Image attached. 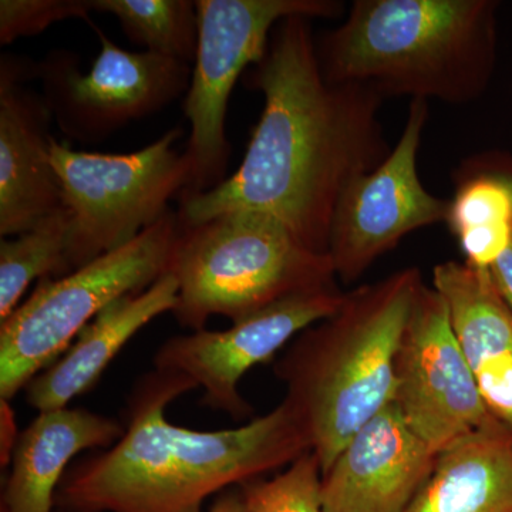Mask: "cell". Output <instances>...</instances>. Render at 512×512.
I'll return each mask as SVG.
<instances>
[{
  "label": "cell",
  "instance_id": "obj_10",
  "mask_svg": "<svg viewBox=\"0 0 512 512\" xmlns=\"http://www.w3.org/2000/svg\"><path fill=\"white\" fill-rule=\"evenodd\" d=\"M427 117V101L412 100L396 147L340 195L330 225L329 256L342 284H353L417 229L446 222L450 201L427 191L417 171Z\"/></svg>",
  "mask_w": 512,
  "mask_h": 512
},
{
  "label": "cell",
  "instance_id": "obj_15",
  "mask_svg": "<svg viewBox=\"0 0 512 512\" xmlns=\"http://www.w3.org/2000/svg\"><path fill=\"white\" fill-rule=\"evenodd\" d=\"M488 412L512 431V312L488 269L448 261L433 271Z\"/></svg>",
  "mask_w": 512,
  "mask_h": 512
},
{
  "label": "cell",
  "instance_id": "obj_3",
  "mask_svg": "<svg viewBox=\"0 0 512 512\" xmlns=\"http://www.w3.org/2000/svg\"><path fill=\"white\" fill-rule=\"evenodd\" d=\"M495 0H356L338 28L315 36L323 77L380 97L464 104L497 66Z\"/></svg>",
  "mask_w": 512,
  "mask_h": 512
},
{
  "label": "cell",
  "instance_id": "obj_1",
  "mask_svg": "<svg viewBox=\"0 0 512 512\" xmlns=\"http://www.w3.org/2000/svg\"><path fill=\"white\" fill-rule=\"evenodd\" d=\"M247 79L264 94V110L244 160L212 190L181 194L178 220L191 227L225 212H259L305 247L329 255L340 195L392 151L379 119L383 97L323 77L305 16L275 26L264 59Z\"/></svg>",
  "mask_w": 512,
  "mask_h": 512
},
{
  "label": "cell",
  "instance_id": "obj_2",
  "mask_svg": "<svg viewBox=\"0 0 512 512\" xmlns=\"http://www.w3.org/2000/svg\"><path fill=\"white\" fill-rule=\"evenodd\" d=\"M187 377L153 372L136 383L127 426L113 447L64 474L56 505L67 512H202L211 495L288 467L312 451L295 409L282 400L237 429L197 431L165 417L195 390Z\"/></svg>",
  "mask_w": 512,
  "mask_h": 512
},
{
  "label": "cell",
  "instance_id": "obj_21",
  "mask_svg": "<svg viewBox=\"0 0 512 512\" xmlns=\"http://www.w3.org/2000/svg\"><path fill=\"white\" fill-rule=\"evenodd\" d=\"M93 12L110 13L144 52L194 64L198 13L191 0H92Z\"/></svg>",
  "mask_w": 512,
  "mask_h": 512
},
{
  "label": "cell",
  "instance_id": "obj_25",
  "mask_svg": "<svg viewBox=\"0 0 512 512\" xmlns=\"http://www.w3.org/2000/svg\"><path fill=\"white\" fill-rule=\"evenodd\" d=\"M495 288L512 312V245L507 254L488 269Z\"/></svg>",
  "mask_w": 512,
  "mask_h": 512
},
{
  "label": "cell",
  "instance_id": "obj_26",
  "mask_svg": "<svg viewBox=\"0 0 512 512\" xmlns=\"http://www.w3.org/2000/svg\"><path fill=\"white\" fill-rule=\"evenodd\" d=\"M207 512H242L241 490L222 494Z\"/></svg>",
  "mask_w": 512,
  "mask_h": 512
},
{
  "label": "cell",
  "instance_id": "obj_8",
  "mask_svg": "<svg viewBox=\"0 0 512 512\" xmlns=\"http://www.w3.org/2000/svg\"><path fill=\"white\" fill-rule=\"evenodd\" d=\"M195 6L197 55L184 101L191 173L181 194L210 191L225 180L229 97L245 69L264 59L275 26L291 16L335 19L345 10L336 0H197Z\"/></svg>",
  "mask_w": 512,
  "mask_h": 512
},
{
  "label": "cell",
  "instance_id": "obj_6",
  "mask_svg": "<svg viewBox=\"0 0 512 512\" xmlns=\"http://www.w3.org/2000/svg\"><path fill=\"white\" fill-rule=\"evenodd\" d=\"M180 234L170 211L127 245L35 291L0 322V399L10 400L56 362L111 303L137 295L168 274Z\"/></svg>",
  "mask_w": 512,
  "mask_h": 512
},
{
  "label": "cell",
  "instance_id": "obj_9",
  "mask_svg": "<svg viewBox=\"0 0 512 512\" xmlns=\"http://www.w3.org/2000/svg\"><path fill=\"white\" fill-rule=\"evenodd\" d=\"M99 33L101 49L89 72L69 50L36 63L53 120L67 137L100 143L131 121L170 106L190 89L192 66L150 52H130Z\"/></svg>",
  "mask_w": 512,
  "mask_h": 512
},
{
  "label": "cell",
  "instance_id": "obj_18",
  "mask_svg": "<svg viewBox=\"0 0 512 512\" xmlns=\"http://www.w3.org/2000/svg\"><path fill=\"white\" fill-rule=\"evenodd\" d=\"M406 512H512V431L498 424L441 451Z\"/></svg>",
  "mask_w": 512,
  "mask_h": 512
},
{
  "label": "cell",
  "instance_id": "obj_20",
  "mask_svg": "<svg viewBox=\"0 0 512 512\" xmlns=\"http://www.w3.org/2000/svg\"><path fill=\"white\" fill-rule=\"evenodd\" d=\"M72 214L60 208L13 239L0 242V322L20 305L33 281L72 272L67 258Z\"/></svg>",
  "mask_w": 512,
  "mask_h": 512
},
{
  "label": "cell",
  "instance_id": "obj_14",
  "mask_svg": "<svg viewBox=\"0 0 512 512\" xmlns=\"http://www.w3.org/2000/svg\"><path fill=\"white\" fill-rule=\"evenodd\" d=\"M436 454L394 404L357 431L322 476L325 512H406Z\"/></svg>",
  "mask_w": 512,
  "mask_h": 512
},
{
  "label": "cell",
  "instance_id": "obj_22",
  "mask_svg": "<svg viewBox=\"0 0 512 512\" xmlns=\"http://www.w3.org/2000/svg\"><path fill=\"white\" fill-rule=\"evenodd\" d=\"M242 512H325L322 468L313 451L269 480L241 485Z\"/></svg>",
  "mask_w": 512,
  "mask_h": 512
},
{
  "label": "cell",
  "instance_id": "obj_13",
  "mask_svg": "<svg viewBox=\"0 0 512 512\" xmlns=\"http://www.w3.org/2000/svg\"><path fill=\"white\" fill-rule=\"evenodd\" d=\"M36 63L0 60V235L18 237L64 207L52 163V113L42 93L25 86Z\"/></svg>",
  "mask_w": 512,
  "mask_h": 512
},
{
  "label": "cell",
  "instance_id": "obj_19",
  "mask_svg": "<svg viewBox=\"0 0 512 512\" xmlns=\"http://www.w3.org/2000/svg\"><path fill=\"white\" fill-rule=\"evenodd\" d=\"M493 163L461 180L450 201L447 224L468 265L490 269L512 245V192L505 165Z\"/></svg>",
  "mask_w": 512,
  "mask_h": 512
},
{
  "label": "cell",
  "instance_id": "obj_24",
  "mask_svg": "<svg viewBox=\"0 0 512 512\" xmlns=\"http://www.w3.org/2000/svg\"><path fill=\"white\" fill-rule=\"evenodd\" d=\"M19 436L15 410L12 409L8 400L0 399V466L2 468L10 466Z\"/></svg>",
  "mask_w": 512,
  "mask_h": 512
},
{
  "label": "cell",
  "instance_id": "obj_29",
  "mask_svg": "<svg viewBox=\"0 0 512 512\" xmlns=\"http://www.w3.org/2000/svg\"><path fill=\"white\" fill-rule=\"evenodd\" d=\"M63 512H67V511H63Z\"/></svg>",
  "mask_w": 512,
  "mask_h": 512
},
{
  "label": "cell",
  "instance_id": "obj_16",
  "mask_svg": "<svg viewBox=\"0 0 512 512\" xmlns=\"http://www.w3.org/2000/svg\"><path fill=\"white\" fill-rule=\"evenodd\" d=\"M178 284L171 274L137 295H127L100 312L53 365L33 377L25 399L37 412L63 409L89 392L128 340L151 320L173 313Z\"/></svg>",
  "mask_w": 512,
  "mask_h": 512
},
{
  "label": "cell",
  "instance_id": "obj_5",
  "mask_svg": "<svg viewBox=\"0 0 512 512\" xmlns=\"http://www.w3.org/2000/svg\"><path fill=\"white\" fill-rule=\"evenodd\" d=\"M168 274L178 284L174 318L194 332L212 316L234 323L289 296L338 285L328 254L305 247L275 218L251 211L180 224Z\"/></svg>",
  "mask_w": 512,
  "mask_h": 512
},
{
  "label": "cell",
  "instance_id": "obj_28",
  "mask_svg": "<svg viewBox=\"0 0 512 512\" xmlns=\"http://www.w3.org/2000/svg\"><path fill=\"white\" fill-rule=\"evenodd\" d=\"M0 512H8L5 510V508L2 507V510H0Z\"/></svg>",
  "mask_w": 512,
  "mask_h": 512
},
{
  "label": "cell",
  "instance_id": "obj_23",
  "mask_svg": "<svg viewBox=\"0 0 512 512\" xmlns=\"http://www.w3.org/2000/svg\"><path fill=\"white\" fill-rule=\"evenodd\" d=\"M92 12V0H2L0 43L10 45L20 37L39 35L62 20L90 22Z\"/></svg>",
  "mask_w": 512,
  "mask_h": 512
},
{
  "label": "cell",
  "instance_id": "obj_4",
  "mask_svg": "<svg viewBox=\"0 0 512 512\" xmlns=\"http://www.w3.org/2000/svg\"><path fill=\"white\" fill-rule=\"evenodd\" d=\"M423 285L413 266L346 292L338 311L302 332L276 363L322 476L357 431L393 404L397 353Z\"/></svg>",
  "mask_w": 512,
  "mask_h": 512
},
{
  "label": "cell",
  "instance_id": "obj_27",
  "mask_svg": "<svg viewBox=\"0 0 512 512\" xmlns=\"http://www.w3.org/2000/svg\"><path fill=\"white\" fill-rule=\"evenodd\" d=\"M504 178L512 192V161H508L507 165H505Z\"/></svg>",
  "mask_w": 512,
  "mask_h": 512
},
{
  "label": "cell",
  "instance_id": "obj_17",
  "mask_svg": "<svg viewBox=\"0 0 512 512\" xmlns=\"http://www.w3.org/2000/svg\"><path fill=\"white\" fill-rule=\"evenodd\" d=\"M119 421L84 409L47 410L20 431L2 507L8 512H53L67 467L86 450H107L123 437Z\"/></svg>",
  "mask_w": 512,
  "mask_h": 512
},
{
  "label": "cell",
  "instance_id": "obj_7",
  "mask_svg": "<svg viewBox=\"0 0 512 512\" xmlns=\"http://www.w3.org/2000/svg\"><path fill=\"white\" fill-rule=\"evenodd\" d=\"M183 134V128H171L128 154L77 151L52 138L63 205L72 214V272L124 247L171 211L168 202L190 183V161L174 147Z\"/></svg>",
  "mask_w": 512,
  "mask_h": 512
},
{
  "label": "cell",
  "instance_id": "obj_12",
  "mask_svg": "<svg viewBox=\"0 0 512 512\" xmlns=\"http://www.w3.org/2000/svg\"><path fill=\"white\" fill-rule=\"evenodd\" d=\"M338 285L302 292L252 313L225 330H195L165 340L153 357L154 370L187 377L204 390L201 404L232 419H247L252 407L239 393V382L252 367L276 353L342 305Z\"/></svg>",
  "mask_w": 512,
  "mask_h": 512
},
{
  "label": "cell",
  "instance_id": "obj_11",
  "mask_svg": "<svg viewBox=\"0 0 512 512\" xmlns=\"http://www.w3.org/2000/svg\"><path fill=\"white\" fill-rule=\"evenodd\" d=\"M393 404L436 456L468 434L501 424L485 406L446 301L426 285L417 293L397 353Z\"/></svg>",
  "mask_w": 512,
  "mask_h": 512
}]
</instances>
